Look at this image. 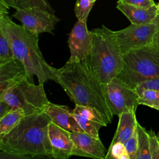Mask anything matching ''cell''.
I'll return each instance as SVG.
<instances>
[{"label": "cell", "mask_w": 159, "mask_h": 159, "mask_svg": "<svg viewBox=\"0 0 159 159\" xmlns=\"http://www.w3.org/2000/svg\"><path fill=\"white\" fill-rule=\"evenodd\" d=\"M157 137H158V138L159 139V131H158V132L157 133Z\"/></svg>", "instance_id": "32"}, {"label": "cell", "mask_w": 159, "mask_h": 159, "mask_svg": "<svg viewBox=\"0 0 159 159\" xmlns=\"http://www.w3.org/2000/svg\"><path fill=\"white\" fill-rule=\"evenodd\" d=\"M0 30L9 41L15 57L25 67L30 81L34 82V76L37 78L39 84L48 80L56 81L57 68L50 66L43 58L39 46V34L13 22L8 14H0Z\"/></svg>", "instance_id": "3"}, {"label": "cell", "mask_w": 159, "mask_h": 159, "mask_svg": "<svg viewBox=\"0 0 159 159\" xmlns=\"http://www.w3.org/2000/svg\"><path fill=\"white\" fill-rule=\"evenodd\" d=\"M116 7L133 24L139 25L152 22L157 17L156 5L149 9H145L127 3H117Z\"/></svg>", "instance_id": "16"}, {"label": "cell", "mask_w": 159, "mask_h": 159, "mask_svg": "<svg viewBox=\"0 0 159 159\" xmlns=\"http://www.w3.org/2000/svg\"><path fill=\"white\" fill-rule=\"evenodd\" d=\"M0 100L6 101L11 108H22L25 116L44 111L49 101L43 84H35L29 79L17 83L0 95Z\"/></svg>", "instance_id": "6"}, {"label": "cell", "mask_w": 159, "mask_h": 159, "mask_svg": "<svg viewBox=\"0 0 159 159\" xmlns=\"http://www.w3.org/2000/svg\"><path fill=\"white\" fill-rule=\"evenodd\" d=\"M9 7L16 10L22 9L29 7H39L45 9L50 12L54 13L55 11L50 3L47 0H1Z\"/></svg>", "instance_id": "20"}, {"label": "cell", "mask_w": 159, "mask_h": 159, "mask_svg": "<svg viewBox=\"0 0 159 159\" xmlns=\"http://www.w3.org/2000/svg\"><path fill=\"white\" fill-rule=\"evenodd\" d=\"M139 105H144L157 109L159 111V91L143 89L137 92Z\"/></svg>", "instance_id": "21"}, {"label": "cell", "mask_w": 159, "mask_h": 159, "mask_svg": "<svg viewBox=\"0 0 159 159\" xmlns=\"http://www.w3.org/2000/svg\"><path fill=\"white\" fill-rule=\"evenodd\" d=\"M56 82L75 104L97 109L107 124L111 123L114 115L109 106L105 84L98 78L88 57L79 61H67L57 69Z\"/></svg>", "instance_id": "1"}, {"label": "cell", "mask_w": 159, "mask_h": 159, "mask_svg": "<svg viewBox=\"0 0 159 159\" xmlns=\"http://www.w3.org/2000/svg\"><path fill=\"white\" fill-rule=\"evenodd\" d=\"M124 145L130 157V159H135L138 147L137 134L136 129L130 138L125 142Z\"/></svg>", "instance_id": "25"}, {"label": "cell", "mask_w": 159, "mask_h": 159, "mask_svg": "<svg viewBox=\"0 0 159 159\" xmlns=\"http://www.w3.org/2000/svg\"><path fill=\"white\" fill-rule=\"evenodd\" d=\"M95 1H96V0H95Z\"/></svg>", "instance_id": "33"}, {"label": "cell", "mask_w": 159, "mask_h": 159, "mask_svg": "<svg viewBox=\"0 0 159 159\" xmlns=\"http://www.w3.org/2000/svg\"><path fill=\"white\" fill-rule=\"evenodd\" d=\"M143 89H150L159 91V77L154 78L143 82L135 88L137 92Z\"/></svg>", "instance_id": "27"}, {"label": "cell", "mask_w": 159, "mask_h": 159, "mask_svg": "<svg viewBox=\"0 0 159 159\" xmlns=\"http://www.w3.org/2000/svg\"><path fill=\"white\" fill-rule=\"evenodd\" d=\"M137 152L135 159H152L150 151V139L148 132L137 122Z\"/></svg>", "instance_id": "19"}, {"label": "cell", "mask_w": 159, "mask_h": 159, "mask_svg": "<svg viewBox=\"0 0 159 159\" xmlns=\"http://www.w3.org/2000/svg\"><path fill=\"white\" fill-rule=\"evenodd\" d=\"M87 20H78L68 34L70 57L68 61H79L88 57L93 47V34L88 29Z\"/></svg>", "instance_id": "10"}, {"label": "cell", "mask_w": 159, "mask_h": 159, "mask_svg": "<svg viewBox=\"0 0 159 159\" xmlns=\"http://www.w3.org/2000/svg\"><path fill=\"white\" fill-rule=\"evenodd\" d=\"M135 111L130 110L123 112L119 117V122L116 132L111 143L117 142L125 143L132 135L136 129L137 120L135 116Z\"/></svg>", "instance_id": "17"}, {"label": "cell", "mask_w": 159, "mask_h": 159, "mask_svg": "<svg viewBox=\"0 0 159 159\" xmlns=\"http://www.w3.org/2000/svg\"><path fill=\"white\" fill-rule=\"evenodd\" d=\"M117 3H127L145 9H149L156 5L153 0H119Z\"/></svg>", "instance_id": "28"}, {"label": "cell", "mask_w": 159, "mask_h": 159, "mask_svg": "<svg viewBox=\"0 0 159 159\" xmlns=\"http://www.w3.org/2000/svg\"><path fill=\"white\" fill-rule=\"evenodd\" d=\"M73 116L84 132L96 138H99V129L107 124L101 112L89 106L75 104Z\"/></svg>", "instance_id": "13"}, {"label": "cell", "mask_w": 159, "mask_h": 159, "mask_svg": "<svg viewBox=\"0 0 159 159\" xmlns=\"http://www.w3.org/2000/svg\"><path fill=\"white\" fill-rule=\"evenodd\" d=\"M25 116L22 108H11L4 116L0 118V137L11 131Z\"/></svg>", "instance_id": "18"}, {"label": "cell", "mask_w": 159, "mask_h": 159, "mask_svg": "<svg viewBox=\"0 0 159 159\" xmlns=\"http://www.w3.org/2000/svg\"><path fill=\"white\" fill-rule=\"evenodd\" d=\"M156 7H157V16H159V2L158 3V4L156 5Z\"/></svg>", "instance_id": "31"}, {"label": "cell", "mask_w": 159, "mask_h": 159, "mask_svg": "<svg viewBox=\"0 0 159 159\" xmlns=\"http://www.w3.org/2000/svg\"><path fill=\"white\" fill-rule=\"evenodd\" d=\"M50 118L43 111L25 116L11 131L0 137V150L20 158L51 157L48 128Z\"/></svg>", "instance_id": "2"}, {"label": "cell", "mask_w": 159, "mask_h": 159, "mask_svg": "<svg viewBox=\"0 0 159 159\" xmlns=\"http://www.w3.org/2000/svg\"><path fill=\"white\" fill-rule=\"evenodd\" d=\"M51 120L58 126L70 132L83 131L73 116L72 110L67 106L52 103L49 101L44 109Z\"/></svg>", "instance_id": "15"}, {"label": "cell", "mask_w": 159, "mask_h": 159, "mask_svg": "<svg viewBox=\"0 0 159 159\" xmlns=\"http://www.w3.org/2000/svg\"><path fill=\"white\" fill-rule=\"evenodd\" d=\"M95 0H76L74 11L78 20H87Z\"/></svg>", "instance_id": "22"}, {"label": "cell", "mask_w": 159, "mask_h": 159, "mask_svg": "<svg viewBox=\"0 0 159 159\" xmlns=\"http://www.w3.org/2000/svg\"><path fill=\"white\" fill-rule=\"evenodd\" d=\"M148 134L152 159H159V139L152 129L150 130Z\"/></svg>", "instance_id": "26"}, {"label": "cell", "mask_w": 159, "mask_h": 159, "mask_svg": "<svg viewBox=\"0 0 159 159\" xmlns=\"http://www.w3.org/2000/svg\"><path fill=\"white\" fill-rule=\"evenodd\" d=\"M48 137L52 147V157L68 159L75 155V146L70 136V131L66 130L52 120L48 124Z\"/></svg>", "instance_id": "11"}, {"label": "cell", "mask_w": 159, "mask_h": 159, "mask_svg": "<svg viewBox=\"0 0 159 159\" xmlns=\"http://www.w3.org/2000/svg\"><path fill=\"white\" fill-rule=\"evenodd\" d=\"M12 16L19 20L26 29L39 35L44 32L51 33L60 21L55 13L39 7L16 10Z\"/></svg>", "instance_id": "9"}, {"label": "cell", "mask_w": 159, "mask_h": 159, "mask_svg": "<svg viewBox=\"0 0 159 159\" xmlns=\"http://www.w3.org/2000/svg\"><path fill=\"white\" fill-rule=\"evenodd\" d=\"M124 60L118 76L133 89L145 81L159 77V48L155 42L128 52L124 55Z\"/></svg>", "instance_id": "5"}, {"label": "cell", "mask_w": 159, "mask_h": 159, "mask_svg": "<svg viewBox=\"0 0 159 159\" xmlns=\"http://www.w3.org/2000/svg\"><path fill=\"white\" fill-rule=\"evenodd\" d=\"M11 109V107L7 102L0 100V118L7 114Z\"/></svg>", "instance_id": "29"}, {"label": "cell", "mask_w": 159, "mask_h": 159, "mask_svg": "<svg viewBox=\"0 0 159 159\" xmlns=\"http://www.w3.org/2000/svg\"><path fill=\"white\" fill-rule=\"evenodd\" d=\"M105 89L109 106L114 116H119L130 110L136 111L139 105L137 91L118 76L105 84Z\"/></svg>", "instance_id": "8"}, {"label": "cell", "mask_w": 159, "mask_h": 159, "mask_svg": "<svg viewBox=\"0 0 159 159\" xmlns=\"http://www.w3.org/2000/svg\"><path fill=\"white\" fill-rule=\"evenodd\" d=\"M91 32L93 47L88 58L101 82L106 84L122 70L124 55L113 30L102 25Z\"/></svg>", "instance_id": "4"}, {"label": "cell", "mask_w": 159, "mask_h": 159, "mask_svg": "<svg viewBox=\"0 0 159 159\" xmlns=\"http://www.w3.org/2000/svg\"><path fill=\"white\" fill-rule=\"evenodd\" d=\"M155 20L157 22V23L158 25V30L156 34V37H155V42L156 45L159 48V16H157V17H156V19H155Z\"/></svg>", "instance_id": "30"}, {"label": "cell", "mask_w": 159, "mask_h": 159, "mask_svg": "<svg viewBox=\"0 0 159 159\" xmlns=\"http://www.w3.org/2000/svg\"><path fill=\"white\" fill-rule=\"evenodd\" d=\"M105 159H130L124 143L117 142L111 143Z\"/></svg>", "instance_id": "24"}, {"label": "cell", "mask_w": 159, "mask_h": 159, "mask_svg": "<svg viewBox=\"0 0 159 159\" xmlns=\"http://www.w3.org/2000/svg\"><path fill=\"white\" fill-rule=\"evenodd\" d=\"M25 79L29 80L28 72L16 58L0 65V95Z\"/></svg>", "instance_id": "14"}, {"label": "cell", "mask_w": 159, "mask_h": 159, "mask_svg": "<svg viewBox=\"0 0 159 159\" xmlns=\"http://www.w3.org/2000/svg\"><path fill=\"white\" fill-rule=\"evenodd\" d=\"M71 138L75 144V156L105 159L107 151L100 140L84 131L71 132Z\"/></svg>", "instance_id": "12"}, {"label": "cell", "mask_w": 159, "mask_h": 159, "mask_svg": "<svg viewBox=\"0 0 159 159\" xmlns=\"http://www.w3.org/2000/svg\"><path fill=\"white\" fill-rule=\"evenodd\" d=\"M16 57L9 41L0 30V65Z\"/></svg>", "instance_id": "23"}, {"label": "cell", "mask_w": 159, "mask_h": 159, "mask_svg": "<svg viewBox=\"0 0 159 159\" xmlns=\"http://www.w3.org/2000/svg\"><path fill=\"white\" fill-rule=\"evenodd\" d=\"M158 25L155 20L143 24H133L120 30L114 31V36L123 54L155 43Z\"/></svg>", "instance_id": "7"}]
</instances>
